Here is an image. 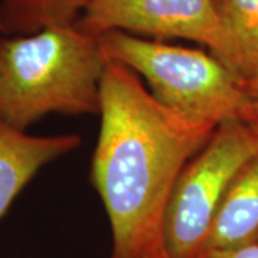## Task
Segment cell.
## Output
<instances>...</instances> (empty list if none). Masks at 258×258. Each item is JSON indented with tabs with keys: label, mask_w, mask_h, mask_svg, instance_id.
<instances>
[{
	"label": "cell",
	"mask_w": 258,
	"mask_h": 258,
	"mask_svg": "<svg viewBox=\"0 0 258 258\" xmlns=\"http://www.w3.org/2000/svg\"><path fill=\"white\" fill-rule=\"evenodd\" d=\"M99 37L106 56L138 75L166 109L214 128L242 118L247 106L242 79L210 50L122 30Z\"/></svg>",
	"instance_id": "3"
},
{
	"label": "cell",
	"mask_w": 258,
	"mask_h": 258,
	"mask_svg": "<svg viewBox=\"0 0 258 258\" xmlns=\"http://www.w3.org/2000/svg\"><path fill=\"white\" fill-rule=\"evenodd\" d=\"M258 157V132L241 118L222 122L185 165L169 197L164 245L172 258H198L225 192Z\"/></svg>",
	"instance_id": "4"
},
{
	"label": "cell",
	"mask_w": 258,
	"mask_h": 258,
	"mask_svg": "<svg viewBox=\"0 0 258 258\" xmlns=\"http://www.w3.org/2000/svg\"><path fill=\"white\" fill-rule=\"evenodd\" d=\"M91 0H0V33L22 36L78 23Z\"/></svg>",
	"instance_id": "9"
},
{
	"label": "cell",
	"mask_w": 258,
	"mask_h": 258,
	"mask_svg": "<svg viewBox=\"0 0 258 258\" xmlns=\"http://www.w3.org/2000/svg\"><path fill=\"white\" fill-rule=\"evenodd\" d=\"M242 88L247 96V106L242 118L258 132V76L242 81Z\"/></svg>",
	"instance_id": "10"
},
{
	"label": "cell",
	"mask_w": 258,
	"mask_h": 258,
	"mask_svg": "<svg viewBox=\"0 0 258 258\" xmlns=\"http://www.w3.org/2000/svg\"><path fill=\"white\" fill-rule=\"evenodd\" d=\"M257 244H258V242H257Z\"/></svg>",
	"instance_id": "13"
},
{
	"label": "cell",
	"mask_w": 258,
	"mask_h": 258,
	"mask_svg": "<svg viewBox=\"0 0 258 258\" xmlns=\"http://www.w3.org/2000/svg\"><path fill=\"white\" fill-rule=\"evenodd\" d=\"M198 258H258V244L224 251H205Z\"/></svg>",
	"instance_id": "11"
},
{
	"label": "cell",
	"mask_w": 258,
	"mask_h": 258,
	"mask_svg": "<svg viewBox=\"0 0 258 258\" xmlns=\"http://www.w3.org/2000/svg\"><path fill=\"white\" fill-rule=\"evenodd\" d=\"M79 145L76 135H29L0 119V220L43 166Z\"/></svg>",
	"instance_id": "6"
},
{
	"label": "cell",
	"mask_w": 258,
	"mask_h": 258,
	"mask_svg": "<svg viewBox=\"0 0 258 258\" xmlns=\"http://www.w3.org/2000/svg\"><path fill=\"white\" fill-rule=\"evenodd\" d=\"M257 242L258 157H255L244 166L224 195L203 252L240 248Z\"/></svg>",
	"instance_id": "7"
},
{
	"label": "cell",
	"mask_w": 258,
	"mask_h": 258,
	"mask_svg": "<svg viewBox=\"0 0 258 258\" xmlns=\"http://www.w3.org/2000/svg\"><path fill=\"white\" fill-rule=\"evenodd\" d=\"M144 258H172L168 252H166V249H161V251H158V252H154V254H151V255H147V257Z\"/></svg>",
	"instance_id": "12"
},
{
	"label": "cell",
	"mask_w": 258,
	"mask_h": 258,
	"mask_svg": "<svg viewBox=\"0 0 258 258\" xmlns=\"http://www.w3.org/2000/svg\"><path fill=\"white\" fill-rule=\"evenodd\" d=\"M78 25L95 35L122 30L161 40H189L224 63L228 59L215 0H91Z\"/></svg>",
	"instance_id": "5"
},
{
	"label": "cell",
	"mask_w": 258,
	"mask_h": 258,
	"mask_svg": "<svg viewBox=\"0 0 258 258\" xmlns=\"http://www.w3.org/2000/svg\"><path fill=\"white\" fill-rule=\"evenodd\" d=\"M228 40L225 64L240 79L258 76V0H215Z\"/></svg>",
	"instance_id": "8"
},
{
	"label": "cell",
	"mask_w": 258,
	"mask_h": 258,
	"mask_svg": "<svg viewBox=\"0 0 258 258\" xmlns=\"http://www.w3.org/2000/svg\"><path fill=\"white\" fill-rule=\"evenodd\" d=\"M99 115L92 182L111 224V258H144L165 248L174 185L215 128L166 109L138 75L109 57Z\"/></svg>",
	"instance_id": "1"
},
{
	"label": "cell",
	"mask_w": 258,
	"mask_h": 258,
	"mask_svg": "<svg viewBox=\"0 0 258 258\" xmlns=\"http://www.w3.org/2000/svg\"><path fill=\"white\" fill-rule=\"evenodd\" d=\"M108 56L78 23L0 39V119L26 131L49 113L101 112Z\"/></svg>",
	"instance_id": "2"
}]
</instances>
